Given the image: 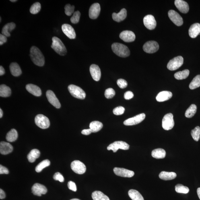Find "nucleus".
Wrapping results in <instances>:
<instances>
[{
    "label": "nucleus",
    "instance_id": "nucleus-1",
    "mask_svg": "<svg viewBox=\"0 0 200 200\" xmlns=\"http://www.w3.org/2000/svg\"><path fill=\"white\" fill-rule=\"evenodd\" d=\"M30 56L32 62L36 65L42 67L45 63V60L42 52L38 48L33 46L30 48Z\"/></svg>",
    "mask_w": 200,
    "mask_h": 200
},
{
    "label": "nucleus",
    "instance_id": "nucleus-2",
    "mask_svg": "<svg viewBox=\"0 0 200 200\" xmlns=\"http://www.w3.org/2000/svg\"><path fill=\"white\" fill-rule=\"evenodd\" d=\"M112 49L114 53L120 57L126 58L130 55V51L129 48L123 44L114 43L112 44Z\"/></svg>",
    "mask_w": 200,
    "mask_h": 200
},
{
    "label": "nucleus",
    "instance_id": "nucleus-3",
    "mask_svg": "<svg viewBox=\"0 0 200 200\" xmlns=\"http://www.w3.org/2000/svg\"><path fill=\"white\" fill-rule=\"evenodd\" d=\"M51 48L60 55L64 56L67 53V49L61 40L57 37L52 38Z\"/></svg>",
    "mask_w": 200,
    "mask_h": 200
},
{
    "label": "nucleus",
    "instance_id": "nucleus-4",
    "mask_svg": "<svg viewBox=\"0 0 200 200\" xmlns=\"http://www.w3.org/2000/svg\"><path fill=\"white\" fill-rule=\"evenodd\" d=\"M70 94L74 97L80 100H84L86 97V94L82 89L76 85H71L68 87Z\"/></svg>",
    "mask_w": 200,
    "mask_h": 200
},
{
    "label": "nucleus",
    "instance_id": "nucleus-5",
    "mask_svg": "<svg viewBox=\"0 0 200 200\" xmlns=\"http://www.w3.org/2000/svg\"><path fill=\"white\" fill-rule=\"evenodd\" d=\"M35 123L39 127L46 129L50 126V121L48 118L42 114H39L35 118Z\"/></svg>",
    "mask_w": 200,
    "mask_h": 200
},
{
    "label": "nucleus",
    "instance_id": "nucleus-6",
    "mask_svg": "<svg viewBox=\"0 0 200 200\" xmlns=\"http://www.w3.org/2000/svg\"><path fill=\"white\" fill-rule=\"evenodd\" d=\"M174 125V116L172 114L169 113L165 114L163 118L162 126L164 129L168 131L172 129Z\"/></svg>",
    "mask_w": 200,
    "mask_h": 200
},
{
    "label": "nucleus",
    "instance_id": "nucleus-7",
    "mask_svg": "<svg viewBox=\"0 0 200 200\" xmlns=\"http://www.w3.org/2000/svg\"><path fill=\"white\" fill-rule=\"evenodd\" d=\"M184 63V58L178 56L170 60L167 65V68L170 71H174L179 68Z\"/></svg>",
    "mask_w": 200,
    "mask_h": 200
},
{
    "label": "nucleus",
    "instance_id": "nucleus-8",
    "mask_svg": "<svg viewBox=\"0 0 200 200\" xmlns=\"http://www.w3.org/2000/svg\"><path fill=\"white\" fill-rule=\"evenodd\" d=\"M129 148V145L125 142L122 141L114 142L107 147L108 150H112L114 152H116L119 149L122 150H127Z\"/></svg>",
    "mask_w": 200,
    "mask_h": 200
},
{
    "label": "nucleus",
    "instance_id": "nucleus-9",
    "mask_svg": "<svg viewBox=\"0 0 200 200\" xmlns=\"http://www.w3.org/2000/svg\"><path fill=\"white\" fill-rule=\"evenodd\" d=\"M71 168L73 172L79 174H84L86 171L85 165L80 161L76 160L72 162Z\"/></svg>",
    "mask_w": 200,
    "mask_h": 200
},
{
    "label": "nucleus",
    "instance_id": "nucleus-10",
    "mask_svg": "<svg viewBox=\"0 0 200 200\" xmlns=\"http://www.w3.org/2000/svg\"><path fill=\"white\" fill-rule=\"evenodd\" d=\"M143 49L146 53H153L158 51L159 45L158 43L155 41H149L145 43Z\"/></svg>",
    "mask_w": 200,
    "mask_h": 200
},
{
    "label": "nucleus",
    "instance_id": "nucleus-11",
    "mask_svg": "<svg viewBox=\"0 0 200 200\" xmlns=\"http://www.w3.org/2000/svg\"><path fill=\"white\" fill-rule=\"evenodd\" d=\"M168 15L170 20L176 26H181L183 25V18L175 11L171 10L168 12Z\"/></svg>",
    "mask_w": 200,
    "mask_h": 200
},
{
    "label": "nucleus",
    "instance_id": "nucleus-12",
    "mask_svg": "<svg viewBox=\"0 0 200 200\" xmlns=\"http://www.w3.org/2000/svg\"><path fill=\"white\" fill-rule=\"evenodd\" d=\"M146 115L145 114H137L134 117L129 118L125 120L123 122L124 125L126 126H132L137 125L140 123L145 119Z\"/></svg>",
    "mask_w": 200,
    "mask_h": 200
},
{
    "label": "nucleus",
    "instance_id": "nucleus-13",
    "mask_svg": "<svg viewBox=\"0 0 200 200\" xmlns=\"http://www.w3.org/2000/svg\"><path fill=\"white\" fill-rule=\"evenodd\" d=\"M143 21L145 26L148 30H153L156 28V22L153 15H147L143 18Z\"/></svg>",
    "mask_w": 200,
    "mask_h": 200
},
{
    "label": "nucleus",
    "instance_id": "nucleus-14",
    "mask_svg": "<svg viewBox=\"0 0 200 200\" xmlns=\"http://www.w3.org/2000/svg\"><path fill=\"white\" fill-rule=\"evenodd\" d=\"M114 172L116 175L125 178H131L135 174L133 171L123 168H114Z\"/></svg>",
    "mask_w": 200,
    "mask_h": 200
},
{
    "label": "nucleus",
    "instance_id": "nucleus-15",
    "mask_svg": "<svg viewBox=\"0 0 200 200\" xmlns=\"http://www.w3.org/2000/svg\"><path fill=\"white\" fill-rule=\"evenodd\" d=\"M46 96L47 97L48 101L52 105L57 109L60 108L61 107V105L60 104L59 100H58L53 91L48 90L46 92Z\"/></svg>",
    "mask_w": 200,
    "mask_h": 200
},
{
    "label": "nucleus",
    "instance_id": "nucleus-16",
    "mask_svg": "<svg viewBox=\"0 0 200 200\" xmlns=\"http://www.w3.org/2000/svg\"><path fill=\"white\" fill-rule=\"evenodd\" d=\"M32 191L34 195L41 196L45 194L47 192V188L45 186L38 183L35 184L32 188Z\"/></svg>",
    "mask_w": 200,
    "mask_h": 200
},
{
    "label": "nucleus",
    "instance_id": "nucleus-17",
    "mask_svg": "<svg viewBox=\"0 0 200 200\" xmlns=\"http://www.w3.org/2000/svg\"><path fill=\"white\" fill-rule=\"evenodd\" d=\"M119 37L124 42H131L135 40L136 36L134 33L131 31L125 30L120 33Z\"/></svg>",
    "mask_w": 200,
    "mask_h": 200
},
{
    "label": "nucleus",
    "instance_id": "nucleus-18",
    "mask_svg": "<svg viewBox=\"0 0 200 200\" xmlns=\"http://www.w3.org/2000/svg\"><path fill=\"white\" fill-rule=\"evenodd\" d=\"M62 29L64 34L71 39H74L76 36L75 30L71 25L64 24L62 25Z\"/></svg>",
    "mask_w": 200,
    "mask_h": 200
},
{
    "label": "nucleus",
    "instance_id": "nucleus-19",
    "mask_svg": "<svg viewBox=\"0 0 200 200\" xmlns=\"http://www.w3.org/2000/svg\"><path fill=\"white\" fill-rule=\"evenodd\" d=\"M100 12V5L98 3L93 4L89 10V16L91 19L98 18Z\"/></svg>",
    "mask_w": 200,
    "mask_h": 200
},
{
    "label": "nucleus",
    "instance_id": "nucleus-20",
    "mask_svg": "<svg viewBox=\"0 0 200 200\" xmlns=\"http://www.w3.org/2000/svg\"><path fill=\"white\" fill-rule=\"evenodd\" d=\"M90 72L93 79L96 81L100 80L101 75L100 70L98 66L92 64L90 67Z\"/></svg>",
    "mask_w": 200,
    "mask_h": 200
},
{
    "label": "nucleus",
    "instance_id": "nucleus-21",
    "mask_svg": "<svg viewBox=\"0 0 200 200\" xmlns=\"http://www.w3.org/2000/svg\"><path fill=\"white\" fill-rule=\"evenodd\" d=\"M174 5L180 12L186 13L189 11V6L186 2L182 0H175Z\"/></svg>",
    "mask_w": 200,
    "mask_h": 200
},
{
    "label": "nucleus",
    "instance_id": "nucleus-22",
    "mask_svg": "<svg viewBox=\"0 0 200 200\" xmlns=\"http://www.w3.org/2000/svg\"><path fill=\"white\" fill-rule=\"evenodd\" d=\"M13 147L10 143L5 142H1L0 143V152L1 154L6 155L12 152Z\"/></svg>",
    "mask_w": 200,
    "mask_h": 200
},
{
    "label": "nucleus",
    "instance_id": "nucleus-23",
    "mask_svg": "<svg viewBox=\"0 0 200 200\" xmlns=\"http://www.w3.org/2000/svg\"><path fill=\"white\" fill-rule=\"evenodd\" d=\"M172 96L171 92L168 91H164L159 93L156 97V100L159 102L165 101L170 100Z\"/></svg>",
    "mask_w": 200,
    "mask_h": 200
},
{
    "label": "nucleus",
    "instance_id": "nucleus-24",
    "mask_svg": "<svg viewBox=\"0 0 200 200\" xmlns=\"http://www.w3.org/2000/svg\"><path fill=\"white\" fill-rule=\"evenodd\" d=\"M26 88L28 92L35 96H40L41 95L42 92L41 89L36 85L29 84L26 85Z\"/></svg>",
    "mask_w": 200,
    "mask_h": 200
},
{
    "label": "nucleus",
    "instance_id": "nucleus-25",
    "mask_svg": "<svg viewBox=\"0 0 200 200\" xmlns=\"http://www.w3.org/2000/svg\"><path fill=\"white\" fill-rule=\"evenodd\" d=\"M112 18L116 22H119L125 20L127 16V11L125 8L122 9L119 13H113Z\"/></svg>",
    "mask_w": 200,
    "mask_h": 200
},
{
    "label": "nucleus",
    "instance_id": "nucleus-26",
    "mask_svg": "<svg viewBox=\"0 0 200 200\" xmlns=\"http://www.w3.org/2000/svg\"><path fill=\"white\" fill-rule=\"evenodd\" d=\"M200 33V24L199 23H195L190 27L189 30V34L191 38H196L199 35Z\"/></svg>",
    "mask_w": 200,
    "mask_h": 200
},
{
    "label": "nucleus",
    "instance_id": "nucleus-27",
    "mask_svg": "<svg viewBox=\"0 0 200 200\" xmlns=\"http://www.w3.org/2000/svg\"><path fill=\"white\" fill-rule=\"evenodd\" d=\"M15 27H16V25L14 23L11 22L8 23V24L5 25L3 26L2 29V34L7 36V37H9L11 36L10 32L14 30Z\"/></svg>",
    "mask_w": 200,
    "mask_h": 200
},
{
    "label": "nucleus",
    "instance_id": "nucleus-28",
    "mask_svg": "<svg viewBox=\"0 0 200 200\" xmlns=\"http://www.w3.org/2000/svg\"><path fill=\"white\" fill-rule=\"evenodd\" d=\"M10 70L13 76L18 77L22 74V71L18 64L16 63H11L10 65Z\"/></svg>",
    "mask_w": 200,
    "mask_h": 200
},
{
    "label": "nucleus",
    "instance_id": "nucleus-29",
    "mask_svg": "<svg viewBox=\"0 0 200 200\" xmlns=\"http://www.w3.org/2000/svg\"><path fill=\"white\" fill-rule=\"evenodd\" d=\"M176 174L174 172L162 171L159 174V177L161 179L168 180L174 179L176 178Z\"/></svg>",
    "mask_w": 200,
    "mask_h": 200
},
{
    "label": "nucleus",
    "instance_id": "nucleus-30",
    "mask_svg": "<svg viewBox=\"0 0 200 200\" xmlns=\"http://www.w3.org/2000/svg\"><path fill=\"white\" fill-rule=\"evenodd\" d=\"M166 151L164 149L158 148L155 149L152 152V156L157 159H163L165 157Z\"/></svg>",
    "mask_w": 200,
    "mask_h": 200
},
{
    "label": "nucleus",
    "instance_id": "nucleus-31",
    "mask_svg": "<svg viewBox=\"0 0 200 200\" xmlns=\"http://www.w3.org/2000/svg\"><path fill=\"white\" fill-rule=\"evenodd\" d=\"M40 151L37 149H34L29 153L27 156V158L29 162L33 163L40 157Z\"/></svg>",
    "mask_w": 200,
    "mask_h": 200
},
{
    "label": "nucleus",
    "instance_id": "nucleus-32",
    "mask_svg": "<svg viewBox=\"0 0 200 200\" xmlns=\"http://www.w3.org/2000/svg\"><path fill=\"white\" fill-rule=\"evenodd\" d=\"M103 127V125L101 122L98 121H95L91 122L89 125L90 129L93 133H96L100 131Z\"/></svg>",
    "mask_w": 200,
    "mask_h": 200
},
{
    "label": "nucleus",
    "instance_id": "nucleus-33",
    "mask_svg": "<svg viewBox=\"0 0 200 200\" xmlns=\"http://www.w3.org/2000/svg\"><path fill=\"white\" fill-rule=\"evenodd\" d=\"M128 195L133 200H144L141 194L136 190H130L128 192Z\"/></svg>",
    "mask_w": 200,
    "mask_h": 200
},
{
    "label": "nucleus",
    "instance_id": "nucleus-34",
    "mask_svg": "<svg viewBox=\"0 0 200 200\" xmlns=\"http://www.w3.org/2000/svg\"><path fill=\"white\" fill-rule=\"evenodd\" d=\"M18 137V133L16 130L12 129L7 133L6 136V139L9 142H13L16 141Z\"/></svg>",
    "mask_w": 200,
    "mask_h": 200
},
{
    "label": "nucleus",
    "instance_id": "nucleus-35",
    "mask_svg": "<svg viewBox=\"0 0 200 200\" xmlns=\"http://www.w3.org/2000/svg\"><path fill=\"white\" fill-rule=\"evenodd\" d=\"M92 197L94 200H110L107 196L100 191L93 192Z\"/></svg>",
    "mask_w": 200,
    "mask_h": 200
},
{
    "label": "nucleus",
    "instance_id": "nucleus-36",
    "mask_svg": "<svg viewBox=\"0 0 200 200\" xmlns=\"http://www.w3.org/2000/svg\"><path fill=\"white\" fill-rule=\"evenodd\" d=\"M11 89L9 87L5 85H1L0 86V96L7 97L11 95Z\"/></svg>",
    "mask_w": 200,
    "mask_h": 200
},
{
    "label": "nucleus",
    "instance_id": "nucleus-37",
    "mask_svg": "<svg viewBox=\"0 0 200 200\" xmlns=\"http://www.w3.org/2000/svg\"><path fill=\"white\" fill-rule=\"evenodd\" d=\"M189 74V70L185 69L182 71L178 72L174 74V77L178 80H182L187 78Z\"/></svg>",
    "mask_w": 200,
    "mask_h": 200
},
{
    "label": "nucleus",
    "instance_id": "nucleus-38",
    "mask_svg": "<svg viewBox=\"0 0 200 200\" xmlns=\"http://www.w3.org/2000/svg\"><path fill=\"white\" fill-rule=\"evenodd\" d=\"M197 110V106L196 105L192 104L189 106L185 113V116L186 118H191L193 117L196 113Z\"/></svg>",
    "mask_w": 200,
    "mask_h": 200
},
{
    "label": "nucleus",
    "instance_id": "nucleus-39",
    "mask_svg": "<svg viewBox=\"0 0 200 200\" xmlns=\"http://www.w3.org/2000/svg\"><path fill=\"white\" fill-rule=\"evenodd\" d=\"M50 164V161L48 160L42 161L36 166L35 168L36 171L38 173L41 172L44 169L49 166Z\"/></svg>",
    "mask_w": 200,
    "mask_h": 200
},
{
    "label": "nucleus",
    "instance_id": "nucleus-40",
    "mask_svg": "<svg viewBox=\"0 0 200 200\" xmlns=\"http://www.w3.org/2000/svg\"><path fill=\"white\" fill-rule=\"evenodd\" d=\"M200 86V75L196 76L192 81L189 85L190 89H194Z\"/></svg>",
    "mask_w": 200,
    "mask_h": 200
},
{
    "label": "nucleus",
    "instance_id": "nucleus-41",
    "mask_svg": "<svg viewBox=\"0 0 200 200\" xmlns=\"http://www.w3.org/2000/svg\"><path fill=\"white\" fill-rule=\"evenodd\" d=\"M175 191L178 193H188L189 191V188L182 184H177L175 187Z\"/></svg>",
    "mask_w": 200,
    "mask_h": 200
},
{
    "label": "nucleus",
    "instance_id": "nucleus-42",
    "mask_svg": "<svg viewBox=\"0 0 200 200\" xmlns=\"http://www.w3.org/2000/svg\"><path fill=\"white\" fill-rule=\"evenodd\" d=\"M191 134L192 138L196 141H198L200 138V127H197L192 130Z\"/></svg>",
    "mask_w": 200,
    "mask_h": 200
},
{
    "label": "nucleus",
    "instance_id": "nucleus-43",
    "mask_svg": "<svg viewBox=\"0 0 200 200\" xmlns=\"http://www.w3.org/2000/svg\"><path fill=\"white\" fill-rule=\"evenodd\" d=\"M41 5L39 2H36L33 4L31 7L30 12L33 14H36L40 11Z\"/></svg>",
    "mask_w": 200,
    "mask_h": 200
},
{
    "label": "nucleus",
    "instance_id": "nucleus-44",
    "mask_svg": "<svg viewBox=\"0 0 200 200\" xmlns=\"http://www.w3.org/2000/svg\"><path fill=\"white\" fill-rule=\"evenodd\" d=\"M75 7L69 4L66 5L65 7V13L68 16H70L74 12Z\"/></svg>",
    "mask_w": 200,
    "mask_h": 200
},
{
    "label": "nucleus",
    "instance_id": "nucleus-45",
    "mask_svg": "<svg viewBox=\"0 0 200 200\" xmlns=\"http://www.w3.org/2000/svg\"><path fill=\"white\" fill-rule=\"evenodd\" d=\"M80 16L81 13L79 11L75 12L73 13L72 16L71 18V22L74 24H77L79 22Z\"/></svg>",
    "mask_w": 200,
    "mask_h": 200
},
{
    "label": "nucleus",
    "instance_id": "nucleus-46",
    "mask_svg": "<svg viewBox=\"0 0 200 200\" xmlns=\"http://www.w3.org/2000/svg\"><path fill=\"white\" fill-rule=\"evenodd\" d=\"M115 92L113 89L109 88L105 91V95L107 99H111L115 95Z\"/></svg>",
    "mask_w": 200,
    "mask_h": 200
},
{
    "label": "nucleus",
    "instance_id": "nucleus-47",
    "mask_svg": "<svg viewBox=\"0 0 200 200\" xmlns=\"http://www.w3.org/2000/svg\"><path fill=\"white\" fill-rule=\"evenodd\" d=\"M125 111V108L123 107L120 106L114 109L113 113L115 115H120L123 114Z\"/></svg>",
    "mask_w": 200,
    "mask_h": 200
},
{
    "label": "nucleus",
    "instance_id": "nucleus-48",
    "mask_svg": "<svg viewBox=\"0 0 200 200\" xmlns=\"http://www.w3.org/2000/svg\"><path fill=\"white\" fill-rule=\"evenodd\" d=\"M118 86L121 89L125 88L128 86V83L127 81L123 79H120L117 81Z\"/></svg>",
    "mask_w": 200,
    "mask_h": 200
},
{
    "label": "nucleus",
    "instance_id": "nucleus-49",
    "mask_svg": "<svg viewBox=\"0 0 200 200\" xmlns=\"http://www.w3.org/2000/svg\"><path fill=\"white\" fill-rule=\"evenodd\" d=\"M53 179L55 180H58L60 182H63L64 181V178L63 175L59 172H56L53 176Z\"/></svg>",
    "mask_w": 200,
    "mask_h": 200
},
{
    "label": "nucleus",
    "instance_id": "nucleus-50",
    "mask_svg": "<svg viewBox=\"0 0 200 200\" xmlns=\"http://www.w3.org/2000/svg\"><path fill=\"white\" fill-rule=\"evenodd\" d=\"M68 187L70 190H72L74 192H76L77 191V186L75 182L72 181H70L68 182L67 184Z\"/></svg>",
    "mask_w": 200,
    "mask_h": 200
},
{
    "label": "nucleus",
    "instance_id": "nucleus-51",
    "mask_svg": "<svg viewBox=\"0 0 200 200\" xmlns=\"http://www.w3.org/2000/svg\"><path fill=\"white\" fill-rule=\"evenodd\" d=\"M134 96V95L133 92L131 91H128L125 92L124 94V98L126 100H131L133 98Z\"/></svg>",
    "mask_w": 200,
    "mask_h": 200
},
{
    "label": "nucleus",
    "instance_id": "nucleus-52",
    "mask_svg": "<svg viewBox=\"0 0 200 200\" xmlns=\"http://www.w3.org/2000/svg\"><path fill=\"white\" fill-rule=\"evenodd\" d=\"M9 171L7 168L4 166H2V165H0V174H8Z\"/></svg>",
    "mask_w": 200,
    "mask_h": 200
},
{
    "label": "nucleus",
    "instance_id": "nucleus-53",
    "mask_svg": "<svg viewBox=\"0 0 200 200\" xmlns=\"http://www.w3.org/2000/svg\"><path fill=\"white\" fill-rule=\"evenodd\" d=\"M7 41V37L4 35L3 34H0V45H2Z\"/></svg>",
    "mask_w": 200,
    "mask_h": 200
},
{
    "label": "nucleus",
    "instance_id": "nucleus-54",
    "mask_svg": "<svg viewBox=\"0 0 200 200\" xmlns=\"http://www.w3.org/2000/svg\"><path fill=\"white\" fill-rule=\"evenodd\" d=\"M82 134L86 135H90L91 133H92V131L90 129H84L81 132Z\"/></svg>",
    "mask_w": 200,
    "mask_h": 200
},
{
    "label": "nucleus",
    "instance_id": "nucleus-55",
    "mask_svg": "<svg viewBox=\"0 0 200 200\" xmlns=\"http://www.w3.org/2000/svg\"><path fill=\"white\" fill-rule=\"evenodd\" d=\"M6 197V195L5 192L2 189H0V199H5Z\"/></svg>",
    "mask_w": 200,
    "mask_h": 200
},
{
    "label": "nucleus",
    "instance_id": "nucleus-56",
    "mask_svg": "<svg viewBox=\"0 0 200 200\" xmlns=\"http://www.w3.org/2000/svg\"><path fill=\"white\" fill-rule=\"evenodd\" d=\"M5 73V71L3 67L1 66L0 67V75L2 76Z\"/></svg>",
    "mask_w": 200,
    "mask_h": 200
},
{
    "label": "nucleus",
    "instance_id": "nucleus-57",
    "mask_svg": "<svg viewBox=\"0 0 200 200\" xmlns=\"http://www.w3.org/2000/svg\"><path fill=\"white\" fill-rule=\"evenodd\" d=\"M197 192L198 196L199 198L200 199V188H198Z\"/></svg>",
    "mask_w": 200,
    "mask_h": 200
},
{
    "label": "nucleus",
    "instance_id": "nucleus-58",
    "mask_svg": "<svg viewBox=\"0 0 200 200\" xmlns=\"http://www.w3.org/2000/svg\"><path fill=\"white\" fill-rule=\"evenodd\" d=\"M3 113L2 110L1 109H0V118H2L3 116Z\"/></svg>",
    "mask_w": 200,
    "mask_h": 200
},
{
    "label": "nucleus",
    "instance_id": "nucleus-59",
    "mask_svg": "<svg viewBox=\"0 0 200 200\" xmlns=\"http://www.w3.org/2000/svg\"><path fill=\"white\" fill-rule=\"evenodd\" d=\"M10 1L12 2H15L17 1H16V0H11V1Z\"/></svg>",
    "mask_w": 200,
    "mask_h": 200
},
{
    "label": "nucleus",
    "instance_id": "nucleus-60",
    "mask_svg": "<svg viewBox=\"0 0 200 200\" xmlns=\"http://www.w3.org/2000/svg\"><path fill=\"white\" fill-rule=\"evenodd\" d=\"M70 200H80L79 199H78L75 198V199H71Z\"/></svg>",
    "mask_w": 200,
    "mask_h": 200
},
{
    "label": "nucleus",
    "instance_id": "nucleus-61",
    "mask_svg": "<svg viewBox=\"0 0 200 200\" xmlns=\"http://www.w3.org/2000/svg\"></svg>",
    "mask_w": 200,
    "mask_h": 200
}]
</instances>
